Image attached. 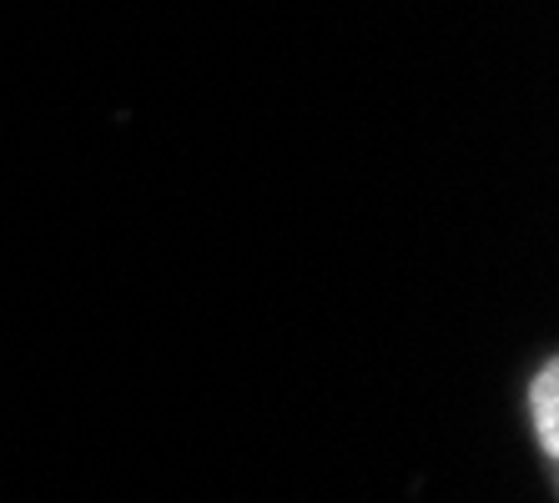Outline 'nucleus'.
<instances>
[{
	"mask_svg": "<svg viewBox=\"0 0 559 503\" xmlns=\"http://www.w3.org/2000/svg\"><path fill=\"white\" fill-rule=\"evenodd\" d=\"M530 414H534V433H539L545 458H555V453H559V368H555V362H545V368H539V378H534Z\"/></svg>",
	"mask_w": 559,
	"mask_h": 503,
	"instance_id": "1",
	"label": "nucleus"
}]
</instances>
